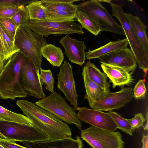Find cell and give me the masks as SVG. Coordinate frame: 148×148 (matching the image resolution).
<instances>
[{"label":"cell","instance_id":"cell-1","mask_svg":"<svg viewBox=\"0 0 148 148\" xmlns=\"http://www.w3.org/2000/svg\"><path fill=\"white\" fill-rule=\"evenodd\" d=\"M16 104L34 124L46 134L50 140L71 137L69 126L56 116L26 100H18Z\"/></svg>","mask_w":148,"mask_h":148},{"label":"cell","instance_id":"cell-2","mask_svg":"<svg viewBox=\"0 0 148 148\" xmlns=\"http://www.w3.org/2000/svg\"><path fill=\"white\" fill-rule=\"evenodd\" d=\"M25 56L19 51L13 55L4 65L0 73V98L14 100L28 95L20 82V72Z\"/></svg>","mask_w":148,"mask_h":148},{"label":"cell","instance_id":"cell-3","mask_svg":"<svg viewBox=\"0 0 148 148\" xmlns=\"http://www.w3.org/2000/svg\"><path fill=\"white\" fill-rule=\"evenodd\" d=\"M14 43L19 51L31 59L40 71L42 59L41 49L47 44L43 36L32 31L28 24L22 25L17 29Z\"/></svg>","mask_w":148,"mask_h":148},{"label":"cell","instance_id":"cell-4","mask_svg":"<svg viewBox=\"0 0 148 148\" xmlns=\"http://www.w3.org/2000/svg\"><path fill=\"white\" fill-rule=\"evenodd\" d=\"M110 4L112 15L120 22L136 62L146 75L148 69V55L130 25L122 5L112 2Z\"/></svg>","mask_w":148,"mask_h":148},{"label":"cell","instance_id":"cell-5","mask_svg":"<svg viewBox=\"0 0 148 148\" xmlns=\"http://www.w3.org/2000/svg\"><path fill=\"white\" fill-rule=\"evenodd\" d=\"M35 104L62 121L70 125L74 124L82 130V124L77 117L75 108L69 106L60 94L54 91L48 96L40 99Z\"/></svg>","mask_w":148,"mask_h":148},{"label":"cell","instance_id":"cell-6","mask_svg":"<svg viewBox=\"0 0 148 148\" xmlns=\"http://www.w3.org/2000/svg\"><path fill=\"white\" fill-rule=\"evenodd\" d=\"M0 133L5 138L22 143L49 140L35 125L30 126L5 121L0 122Z\"/></svg>","mask_w":148,"mask_h":148},{"label":"cell","instance_id":"cell-7","mask_svg":"<svg viewBox=\"0 0 148 148\" xmlns=\"http://www.w3.org/2000/svg\"><path fill=\"white\" fill-rule=\"evenodd\" d=\"M77 10L87 13L100 24L101 31H107L125 36L122 26L114 20L99 0H88L76 5Z\"/></svg>","mask_w":148,"mask_h":148},{"label":"cell","instance_id":"cell-8","mask_svg":"<svg viewBox=\"0 0 148 148\" xmlns=\"http://www.w3.org/2000/svg\"><path fill=\"white\" fill-rule=\"evenodd\" d=\"M81 137L93 148H123L124 142L119 132L91 126L81 130Z\"/></svg>","mask_w":148,"mask_h":148},{"label":"cell","instance_id":"cell-9","mask_svg":"<svg viewBox=\"0 0 148 148\" xmlns=\"http://www.w3.org/2000/svg\"><path fill=\"white\" fill-rule=\"evenodd\" d=\"M28 26L36 34L45 37L51 35L82 34L84 33L81 25L73 21L56 22L29 20Z\"/></svg>","mask_w":148,"mask_h":148},{"label":"cell","instance_id":"cell-10","mask_svg":"<svg viewBox=\"0 0 148 148\" xmlns=\"http://www.w3.org/2000/svg\"><path fill=\"white\" fill-rule=\"evenodd\" d=\"M39 71L33 62L25 57L20 72L21 84L28 95L41 99L46 97L40 82Z\"/></svg>","mask_w":148,"mask_h":148},{"label":"cell","instance_id":"cell-11","mask_svg":"<svg viewBox=\"0 0 148 148\" xmlns=\"http://www.w3.org/2000/svg\"><path fill=\"white\" fill-rule=\"evenodd\" d=\"M57 87L64 94L66 98L78 110V95L76 88L72 68L70 64L64 60L57 74Z\"/></svg>","mask_w":148,"mask_h":148},{"label":"cell","instance_id":"cell-12","mask_svg":"<svg viewBox=\"0 0 148 148\" xmlns=\"http://www.w3.org/2000/svg\"><path fill=\"white\" fill-rule=\"evenodd\" d=\"M133 97L132 88H124L119 91L110 93L99 101L89 105L93 109L110 111L124 107L130 102Z\"/></svg>","mask_w":148,"mask_h":148},{"label":"cell","instance_id":"cell-13","mask_svg":"<svg viewBox=\"0 0 148 148\" xmlns=\"http://www.w3.org/2000/svg\"><path fill=\"white\" fill-rule=\"evenodd\" d=\"M78 111L77 116L79 121L92 126L108 130L115 131L117 129L108 113L86 107H79Z\"/></svg>","mask_w":148,"mask_h":148},{"label":"cell","instance_id":"cell-14","mask_svg":"<svg viewBox=\"0 0 148 148\" xmlns=\"http://www.w3.org/2000/svg\"><path fill=\"white\" fill-rule=\"evenodd\" d=\"M101 64H104L123 68L128 72L134 71L136 62L131 50L124 48L114 51L100 57Z\"/></svg>","mask_w":148,"mask_h":148},{"label":"cell","instance_id":"cell-15","mask_svg":"<svg viewBox=\"0 0 148 148\" xmlns=\"http://www.w3.org/2000/svg\"><path fill=\"white\" fill-rule=\"evenodd\" d=\"M59 43L64 49V53L71 62L80 66L85 62L86 48L84 41L78 40L66 34L62 38Z\"/></svg>","mask_w":148,"mask_h":148},{"label":"cell","instance_id":"cell-16","mask_svg":"<svg viewBox=\"0 0 148 148\" xmlns=\"http://www.w3.org/2000/svg\"><path fill=\"white\" fill-rule=\"evenodd\" d=\"M22 143L29 148H82L84 146L82 142L78 136H77L75 139L71 137L56 140Z\"/></svg>","mask_w":148,"mask_h":148},{"label":"cell","instance_id":"cell-17","mask_svg":"<svg viewBox=\"0 0 148 148\" xmlns=\"http://www.w3.org/2000/svg\"><path fill=\"white\" fill-rule=\"evenodd\" d=\"M104 73L112 84V87L130 84L133 79L131 74L121 67L104 64H101Z\"/></svg>","mask_w":148,"mask_h":148},{"label":"cell","instance_id":"cell-18","mask_svg":"<svg viewBox=\"0 0 148 148\" xmlns=\"http://www.w3.org/2000/svg\"><path fill=\"white\" fill-rule=\"evenodd\" d=\"M82 75L86 90L84 98L87 99L89 105L99 101L108 94L89 78L84 67L82 69Z\"/></svg>","mask_w":148,"mask_h":148},{"label":"cell","instance_id":"cell-19","mask_svg":"<svg viewBox=\"0 0 148 148\" xmlns=\"http://www.w3.org/2000/svg\"><path fill=\"white\" fill-rule=\"evenodd\" d=\"M128 44L126 38L118 39L116 41H110L105 45L93 50L89 49L88 52H86V56L87 59L89 60L99 59L100 57L114 51L127 47Z\"/></svg>","mask_w":148,"mask_h":148},{"label":"cell","instance_id":"cell-20","mask_svg":"<svg viewBox=\"0 0 148 148\" xmlns=\"http://www.w3.org/2000/svg\"><path fill=\"white\" fill-rule=\"evenodd\" d=\"M89 78L97 84L108 94L110 92V85L107 81L106 74L102 72L90 60L86 63L84 67Z\"/></svg>","mask_w":148,"mask_h":148},{"label":"cell","instance_id":"cell-21","mask_svg":"<svg viewBox=\"0 0 148 148\" xmlns=\"http://www.w3.org/2000/svg\"><path fill=\"white\" fill-rule=\"evenodd\" d=\"M41 53L53 66H60L63 61L64 56L61 49L51 44H47L43 47Z\"/></svg>","mask_w":148,"mask_h":148},{"label":"cell","instance_id":"cell-22","mask_svg":"<svg viewBox=\"0 0 148 148\" xmlns=\"http://www.w3.org/2000/svg\"><path fill=\"white\" fill-rule=\"evenodd\" d=\"M126 15L130 25L148 55V40L146 32L147 27L137 16L130 13Z\"/></svg>","mask_w":148,"mask_h":148},{"label":"cell","instance_id":"cell-23","mask_svg":"<svg viewBox=\"0 0 148 148\" xmlns=\"http://www.w3.org/2000/svg\"><path fill=\"white\" fill-rule=\"evenodd\" d=\"M75 18L82 28L95 36H98L101 31V27L99 23L94 17L87 13L77 10Z\"/></svg>","mask_w":148,"mask_h":148},{"label":"cell","instance_id":"cell-24","mask_svg":"<svg viewBox=\"0 0 148 148\" xmlns=\"http://www.w3.org/2000/svg\"><path fill=\"white\" fill-rule=\"evenodd\" d=\"M79 0H42L43 7L47 9L69 12L76 13V5L73 4Z\"/></svg>","mask_w":148,"mask_h":148},{"label":"cell","instance_id":"cell-25","mask_svg":"<svg viewBox=\"0 0 148 148\" xmlns=\"http://www.w3.org/2000/svg\"><path fill=\"white\" fill-rule=\"evenodd\" d=\"M5 121L30 126L34 125L33 122L25 116L7 109L0 105V122Z\"/></svg>","mask_w":148,"mask_h":148},{"label":"cell","instance_id":"cell-26","mask_svg":"<svg viewBox=\"0 0 148 148\" xmlns=\"http://www.w3.org/2000/svg\"><path fill=\"white\" fill-rule=\"evenodd\" d=\"M44 8L47 21L61 22L74 21L75 20L77 12H71L50 10L45 8Z\"/></svg>","mask_w":148,"mask_h":148},{"label":"cell","instance_id":"cell-27","mask_svg":"<svg viewBox=\"0 0 148 148\" xmlns=\"http://www.w3.org/2000/svg\"><path fill=\"white\" fill-rule=\"evenodd\" d=\"M25 7L29 13V20L47 21L44 8L41 1L34 0Z\"/></svg>","mask_w":148,"mask_h":148},{"label":"cell","instance_id":"cell-28","mask_svg":"<svg viewBox=\"0 0 148 148\" xmlns=\"http://www.w3.org/2000/svg\"><path fill=\"white\" fill-rule=\"evenodd\" d=\"M0 38L4 49L5 61L8 60L15 53L19 51L10 39L0 25Z\"/></svg>","mask_w":148,"mask_h":148},{"label":"cell","instance_id":"cell-29","mask_svg":"<svg viewBox=\"0 0 148 148\" xmlns=\"http://www.w3.org/2000/svg\"><path fill=\"white\" fill-rule=\"evenodd\" d=\"M24 7V5H16L9 0H0V17L12 18Z\"/></svg>","mask_w":148,"mask_h":148},{"label":"cell","instance_id":"cell-30","mask_svg":"<svg viewBox=\"0 0 148 148\" xmlns=\"http://www.w3.org/2000/svg\"><path fill=\"white\" fill-rule=\"evenodd\" d=\"M108 113L115 123L117 129L129 135L132 136L134 130L132 129L127 119L123 118L115 112L110 111Z\"/></svg>","mask_w":148,"mask_h":148},{"label":"cell","instance_id":"cell-31","mask_svg":"<svg viewBox=\"0 0 148 148\" xmlns=\"http://www.w3.org/2000/svg\"><path fill=\"white\" fill-rule=\"evenodd\" d=\"M40 80L41 84L44 85L46 89L51 93L54 92L55 79L53 76L51 71L50 69L45 70L42 68L40 69Z\"/></svg>","mask_w":148,"mask_h":148},{"label":"cell","instance_id":"cell-32","mask_svg":"<svg viewBox=\"0 0 148 148\" xmlns=\"http://www.w3.org/2000/svg\"><path fill=\"white\" fill-rule=\"evenodd\" d=\"M0 25L10 39L14 43L18 28L13 23L11 18L0 17Z\"/></svg>","mask_w":148,"mask_h":148},{"label":"cell","instance_id":"cell-33","mask_svg":"<svg viewBox=\"0 0 148 148\" xmlns=\"http://www.w3.org/2000/svg\"><path fill=\"white\" fill-rule=\"evenodd\" d=\"M11 19L18 28L21 25L28 24L29 18L28 12L25 7L19 11Z\"/></svg>","mask_w":148,"mask_h":148},{"label":"cell","instance_id":"cell-34","mask_svg":"<svg viewBox=\"0 0 148 148\" xmlns=\"http://www.w3.org/2000/svg\"><path fill=\"white\" fill-rule=\"evenodd\" d=\"M145 82V79H140L135 86L133 91L134 97L136 99H141L145 97L147 89Z\"/></svg>","mask_w":148,"mask_h":148},{"label":"cell","instance_id":"cell-35","mask_svg":"<svg viewBox=\"0 0 148 148\" xmlns=\"http://www.w3.org/2000/svg\"><path fill=\"white\" fill-rule=\"evenodd\" d=\"M130 123L132 129L135 130L136 129L143 127V123L146 120L142 113L140 112L135 115L132 119H127Z\"/></svg>","mask_w":148,"mask_h":148},{"label":"cell","instance_id":"cell-36","mask_svg":"<svg viewBox=\"0 0 148 148\" xmlns=\"http://www.w3.org/2000/svg\"><path fill=\"white\" fill-rule=\"evenodd\" d=\"M0 144L5 148H28L17 144L14 141L1 138Z\"/></svg>","mask_w":148,"mask_h":148},{"label":"cell","instance_id":"cell-37","mask_svg":"<svg viewBox=\"0 0 148 148\" xmlns=\"http://www.w3.org/2000/svg\"><path fill=\"white\" fill-rule=\"evenodd\" d=\"M141 141L143 143L142 148H148V135L146 136L143 133Z\"/></svg>","mask_w":148,"mask_h":148},{"label":"cell","instance_id":"cell-38","mask_svg":"<svg viewBox=\"0 0 148 148\" xmlns=\"http://www.w3.org/2000/svg\"><path fill=\"white\" fill-rule=\"evenodd\" d=\"M0 58L4 61L5 53L4 49L0 38Z\"/></svg>","mask_w":148,"mask_h":148},{"label":"cell","instance_id":"cell-39","mask_svg":"<svg viewBox=\"0 0 148 148\" xmlns=\"http://www.w3.org/2000/svg\"><path fill=\"white\" fill-rule=\"evenodd\" d=\"M146 119L147 121V123L145 125L143 126V130H144L147 131V132L148 131V112H147L146 115Z\"/></svg>","mask_w":148,"mask_h":148},{"label":"cell","instance_id":"cell-40","mask_svg":"<svg viewBox=\"0 0 148 148\" xmlns=\"http://www.w3.org/2000/svg\"><path fill=\"white\" fill-rule=\"evenodd\" d=\"M4 62L3 59L0 58V73L4 66Z\"/></svg>","mask_w":148,"mask_h":148},{"label":"cell","instance_id":"cell-41","mask_svg":"<svg viewBox=\"0 0 148 148\" xmlns=\"http://www.w3.org/2000/svg\"><path fill=\"white\" fill-rule=\"evenodd\" d=\"M0 138H5L4 136L0 133Z\"/></svg>","mask_w":148,"mask_h":148},{"label":"cell","instance_id":"cell-42","mask_svg":"<svg viewBox=\"0 0 148 148\" xmlns=\"http://www.w3.org/2000/svg\"><path fill=\"white\" fill-rule=\"evenodd\" d=\"M0 148H5L0 144Z\"/></svg>","mask_w":148,"mask_h":148}]
</instances>
